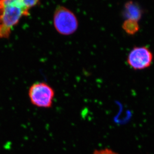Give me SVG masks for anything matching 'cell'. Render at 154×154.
<instances>
[{
  "mask_svg": "<svg viewBox=\"0 0 154 154\" xmlns=\"http://www.w3.org/2000/svg\"><path fill=\"white\" fill-rule=\"evenodd\" d=\"M30 14L20 0H0V38H8L21 18Z\"/></svg>",
  "mask_w": 154,
  "mask_h": 154,
  "instance_id": "6da1fadb",
  "label": "cell"
},
{
  "mask_svg": "<svg viewBox=\"0 0 154 154\" xmlns=\"http://www.w3.org/2000/svg\"><path fill=\"white\" fill-rule=\"evenodd\" d=\"M29 98L32 105L39 108H52L55 99L53 88L44 82H38L30 86Z\"/></svg>",
  "mask_w": 154,
  "mask_h": 154,
  "instance_id": "7a4b0ae2",
  "label": "cell"
},
{
  "mask_svg": "<svg viewBox=\"0 0 154 154\" xmlns=\"http://www.w3.org/2000/svg\"><path fill=\"white\" fill-rule=\"evenodd\" d=\"M53 23L57 31L65 36L73 34L78 27V21L75 15L63 6H59L55 10Z\"/></svg>",
  "mask_w": 154,
  "mask_h": 154,
  "instance_id": "3957f363",
  "label": "cell"
},
{
  "mask_svg": "<svg viewBox=\"0 0 154 154\" xmlns=\"http://www.w3.org/2000/svg\"><path fill=\"white\" fill-rule=\"evenodd\" d=\"M153 54L146 47H135L128 56L127 62L130 67L135 70L148 68L152 64Z\"/></svg>",
  "mask_w": 154,
  "mask_h": 154,
  "instance_id": "277c9868",
  "label": "cell"
},
{
  "mask_svg": "<svg viewBox=\"0 0 154 154\" xmlns=\"http://www.w3.org/2000/svg\"><path fill=\"white\" fill-rule=\"evenodd\" d=\"M143 11L138 3L133 1H129L125 4L123 15L125 20H131L139 21L141 20Z\"/></svg>",
  "mask_w": 154,
  "mask_h": 154,
  "instance_id": "5b68a950",
  "label": "cell"
},
{
  "mask_svg": "<svg viewBox=\"0 0 154 154\" xmlns=\"http://www.w3.org/2000/svg\"><path fill=\"white\" fill-rule=\"evenodd\" d=\"M122 28L129 35H134L138 33L140 30L139 22L126 19L123 22Z\"/></svg>",
  "mask_w": 154,
  "mask_h": 154,
  "instance_id": "8992f818",
  "label": "cell"
},
{
  "mask_svg": "<svg viewBox=\"0 0 154 154\" xmlns=\"http://www.w3.org/2000/svg\"><path fill=\"white\" fill-rule=\"evenodd\" d=\"M24 7L30 11V9L37 6L42 0H20Z\"/></svg>",
  "mask_w": 154,
  "mask_h": 154,
  "instance_id": "52a82bcc",
  "label": "cell"
},
{
  "mask_svg": "<svg viewBox=\"0 0 154 154\" xmlns=\"http://www.w3.org/2000/svg\"><path fill=\"white\" fill-rule=\"evenodd\" d=\"M92 154H119L110 149L105 148L95 150Z\"/></svg>",
  "mask_w": 154,
  "mask_h": 154,
  "instance_id": "ba28073f",
  "label": "cell"
}]
</instances>
